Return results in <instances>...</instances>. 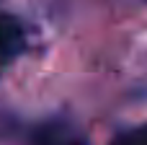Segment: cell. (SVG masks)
I'll return each instance as SVG.
<instances>
[{"mask_svg":"<svg viewBox=\"0 0 147 145\" xmlns=\"http://www.w3.org/2000/svg\"><path fill=\"white\" fill-rule=\"evenodd\" d=\"M31 145H85V140H83V135H80L70 122L54 119V122L41 125V127L34 132Z\"/></svg>","mask_w":147,"mask_h":145,"instance_id":"cell-2","label":"cell"},{"mask_svg":"<svg viewBox=\"0 0 147 145\" xmlns=\"http://www.w3.org/2000/svg\"><path fill=\"white\" fill-rule=\"evenodd\" d=\"M26 49V26L21 18L3 13L0 16V62L16 60Z\"/></svg>","mask_w":147,"mask_h":145,"instance_id":"cell-1","label":"cell"},{"mask_svg":"<svg viewBox=\"0 0 147 145\" xmlns=\"http://www.w3.org/2000/svg\"><path fill=\"white\" fill-rule=\"evenodd\" d=\"M111 145H147V122L119 132V135L111 140Z\"/></svg>","mask_w":147,"mask_h":145,"instance_id":"cell-3","label":"cell"}]
</instances>
